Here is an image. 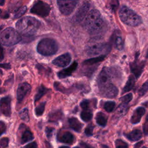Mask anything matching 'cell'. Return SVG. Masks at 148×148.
Here are the masks:
<instances>
[{
	"instance_id": "obj_42",
	"label": "cell",
	"mask_w": 148,
	"mask_h": 148,
	"mask_svg": "<svg viewBox=\"0 0 148 148\" xmlns=\"http://www.w3.org/2000/svg\"><path fill=\"white\" fill-rule=\"evenodd\" d=\"M6 127L5 124L3 123V121H1L0 123V130H1V134H2L5 131Z\"/></svg>"
},
{
	"instance_id": "obj_2",
	"label": "cell",
	"mask_w": 148,
	"mask_h": 148,
	"mask_svg": "<svg viewBox=\"0 0 148 148\" xmlns=\"http://www.w3.org/2000/svg\"><path fill=\"white\" fill-rule=\"evenodd\" d=\"M119 16L121 20L125 24L136 27L142 23V18L135 12L127 6H123L119 11Z\"/></svg>"
},
{
	"instance_id": "obj_3",
	"label": "cell",
	"mask_w": 148,
	"mask_h": 148,
	"mask_svg": "<svg viewBox=\"0 0 148 148\" xmlns=\"http://www.w3.org/2000/svg\"><path fill=\"white\" fill-rule=\"evenodd\" d=\"M36 49L39 54L45 56H49L57 53L58 46L55 40L51 38H44L39 42Z\"/></svg>"
},
{
	"instance_id": "obj_39",
	"label": "cell",
	"mask_w": 148,
	"mask_h": 148,
	"mask_svg": "<svg viewBox=\"0 0 148 148\" xmlns=\"http://www.w3.org/2000/svg\"><path fill=\"white\" fill-rule=\"evenodd\" d=\"M8 142H9V139L8 138H2L1 139V147H5L8 146Z\"/></svg>"
},
{
	"instance_id": "obj_4",
	"label": "cell",
	"mask_w": 148,
	"mask_h": 148,
	"mask_svg": "<svg viewBox=\"0 0 148 148\" xmlns=\"http://www.w3.org/2000/svg\"><path fill=\"white\" fill-rule=\"evenodd\" d=\"M1 42L3 46H10L19 42L21 37L14 28L8 27L5 29L1 33Z\"/></svg>"
},
{
	"instance_id": "obj_6",
	"label": "cell",
	"mask_w": 148,
	"mask_h": 148,
	"mask_svg": "<svg viewBox=\"0 0 148 148\" xmlns=\"http://www.w3.org/2000/svg\"><path fill=\"white\" fill-rule=\"evenodd\" d=\"M77 4V0H57V5L62 14L69 15L73 11Z\"/></svg>"
},
{
	"instance_id": "obj_46",
	"label": "cell",
	"mask_w": 148,
	"mask_h": 148,
	"mask_svg": "<svg viewBox=\"0 0 148 148\" xmlns=\"http://www.w3.org/2000/svg\"><path fill=\"white\" fill-rule=\"evenodd\" d=\"M3 49H2V51H1V60H2V58H3Z\"/></svg>"
},
{
	"instance_id": "obj_22",
	"label": "cell",
	"mask_w": 148,
	"mask_h": 148,
	"mask_svg": "<svg viewBox=\"0 0 148 148\" xmlns=\"http://www.w3.org/2000/svg\"><path fill=\"white\" fill-rule=\"evenodd\" d=\"M124 136L131 141H137L142 137V133L139 130H134L128 134H124Z\"/></svg>"
},
{
	"instance_id": "obj_25",
	"label": "cell",
	"mask_w": 148,
	"mask_h": 148,
	"mask_svg": "<svg viewBox=\"0 0 148 148\" xmlns=\"http://www.w3.org/2000/svg\"><path fill=\"white\" fill-rule=\"evenodd\" d=\"M80 117L84 121L88 122L91 120L92 113L90 109H84L80 113Z\"/></svg>"
},
{
	"instance_id": "obj_8",
	"label": "cell",
	"mask_w": 148,
	"mask_h": 148,
	"mask_svg": "<svg viewBox=\"0 0 148 148\" xmlns=\"http://www.w3.org/2000/svg\"><path fill=\"white\" fill-rule=\"evenodd\" d=\"M100 17L101 14L98 10L92 9L90 10L84 19V27L88 29L92 26V25Z\"/></svg>"
},
{
	"instance_id": "obj_10",
	"label": "cell",
	"mask_w": 148,
	"mask_h": 148,
	"mask_svg": "<svg viewBox=\"0 0 148 148\" xmlns=\"http://www.w3.org/2000/svg\"><path fill=\"white\" fill-rule=\"evenodd\" d=\"M99 92L101 95L104 97L113 98L117 97L119 91L117 88L113 83H111L103 89L100 90Z\"/></svg>"
},
{
	"instance_id": "obj_17",
	"label": "cell",
	"mask_w": 148,
	"mask_h": 148,
	"mask_svg": "<svg viewBox=\"0 0 148 148\" xmlns=\"http://www.w3.org/2000/svg\"><path fill=\"white\" fill-rule=\"evenodd\" d=\"M58 140L66 144H72L75 141V136L69 131H65L58 135Z\"/></svg>"
},
{
	"instance_id": "obj_34",
	"label": "cell",
	"mask_w": 148,
	"mask_h": 148,
	"mask_svg": "<svg viewBox=\"0 0 148 148\" xmlns=\"http://www.w3.org/2000/svg\"><path fill=\"white\" fill-rule=\"evenodd\" d=\"M109 6L110 9L112 11L116 10L118 6H119V2L118 0H110L109 2Z\"/></svg>"
},
{
	"instance_id": "obj_15",
	"label": "cell",
	"mask_w": 148,
	"mask_h": 148,
	"mask_svg": "<svg viewBox=\"0 0 148 148\" xmlns=\"http://www.w3.org/2000/svg\"><path fill=\"white\" fill-rule=\"evenodd\" d=\"M105 23L102 18L101 17L98 18L88 29L89 32L92 35H97L101 33L104 29Z\"/></svg>"
},
{
	"instance_id": "obj_33",
	"label": "cell",
	"mask_w": 148,
	"mask_h": 148,
	"mask_svg": "<svg viewBox=\"0 0 148 148\" xmlns=\"http://www.w3.org/2000/svg\"><path fill=\"white\" fill-rule=\"evenodd\" d=\"M148 91V83L146 82L143 84L138 90V94L140 97L144 95Z\"/></svg>"
},
{
	"instance_id": "obj_44",
	"label": "cell",
	"mask_w": 148,
	"mask_h": 148,
	"mask_svg": "<svg viewBox=\"0 0 148 148\" xmlns=\"http://www.w3.org/2000/svg\"><path fill=\"white\" fill-rule=\"evenodd\" d=\"M2 68H5L6 69H9L10 68V65L9 64H1Z\"/></svg>"
},
{
	"instance_id": "obj_12",
	"label": "cell",
	"mask_w": 148,
	"mask_h": 148,
	"mask_svg": "<svg viewBox=\"0 0 148 148\" xmlns=\"http://www.w3.org/2000/svg\"><path fill=\"white\" fill-rule=\"evenodd\" d=\"M71 60V54L69 53H65L56 58L53 61L52 63L59 67H65L70 63Z\"/></svg>"
},
{
	"instance_id": "obj_32",
	"label": "cell",
	"mask_w": 148,
	"mask_h": 148,
	"mask_svg": "<svg viewBox=\"0 0 148 148\" xmlns=\"http://www.w3.org/2000/svg\"><path fill=\"white\" fill-rule=\"evenodd\" d=\"M27 8L26 6H21L20 7L15 13L14 16V18H17L20 17L21 16H22L26 12Z\"/></svg>"
},
{
	"instance_id": "obj_24",
	"label": "cell",
	"mask_w": 148,
	"mask_h": 148,
	"mask_svg": "<svg viewBox=\"0 0 148 148\" xmlns=\"http://www.w3.org/2000/svg\"><path fill=\"white\" fill-rule=\"evenodd\" d=\"M135 83V78L134 77V76L130 75L128 77V79L125 86L123 88L122 92L124 93V92L130 91L134 86Z\"/></svg>"
},
{
	"instance_id": "obj_19",
	"label": "cell",
	"mask_w": 148,
	"mask_h": 148,
	"mask_svg": "<svg viewBox=\"0 0 148 148\" xmlns=\"http://www.w3.org/2000/svg\"><path fill=\"white\" fill-rule=\"evenodd\" d=\"M21 125L23 127V131L21 134L20 143L24 144L34 139V135L29 130L25 128V127L24 124H21Z\"/></svg>"
},
{
	"instance_id": "obj_36",
	"label": "cell",
	"mask_w": 148,
	"mask_h": 148,
	"mask_svg": "<svg viewBox=\"0 0 148 148\" xmlns=\"http://www.w3.org/2000/svg\"><path fill=\"white\" fill-rule=\"evenodd\" d=\"M93 129H94V126H92V124H89L85 129L84 133L85 134L88 136H91L92 135V132H93Z\"/></svg>"
},
{
	"instance_id": "obj_43",
	"label": "cell",
	"mask_w": 148,
	"mask_h": 148,
	"mask_svg": "<svg viewBox=\"0 0 148 148\" xmlns=\"http://www.w3.org/2000/svg\"><path fill=\"white\" fill-rule=\"evenodd\" d=\"M37 146H38L35 142L30 143L27 145L26 146H25V147H29V148H35V147H37Z\"/></svg>"
},
{
	"instance_id": "obj_18",
	"label": "cell",
	"mask_w": 148,
	"mask_h": 148,
	"mask_svg": "<svg viewBox=\"0 0 148 148\" xmlns=\"http://www.w3.org/2000/svg\"><path fill=\"white\" fill-rule=\"evenodd\" d=\"M145 113V109L143 107H138L133 112V114L131 118V122L132 124L138 123L142 116Z\"/></svg>"
},
{
	"instance_id": "obj_9",
	"label": "cell",
	"mask_w": 148,
	"mask_h": 148,
	"mask_svg": "<svg viewBox=\"0 0 148 148\" xmlns=\"http://www.w3.org/2000/svg\"><path fill=\"white\" fill-rule=\"evenodd\" d=\"M31 90V86L27 83H20L17 89V99L18 102H21L25 97L29 94Z\"/></svg>"
},
{
	"instance_id": "obj_27",
	"label": "cell",
	"mask_w": 148,
	"mask_h": 148,
	"mask_svg": "<svg viewBox=\"0 0 148 148\" xmlns=\"http://www.w3.org/2000/svg\"><path fill=\"white\" fill-rule=\"evenodd\" d=\"M105 58V55H102V56H100L97 57H94V58H92L88 60H86V61H84L83 62V64L84 65H92L96 63H98L100 61H103Z\"/></svg>"
},
{
	"instance_id": "obj_35",
	"label": "cell",
	"mask_w": 148,
	"mask_h": 148,
	"mask_svg": "<svg viewBox=\"0 0 148 148\" xmlns=\"http://www.w3.org/2000/svg\"><path fill=\"white\" fill-rule=\"evenodd\" d=\"M132 99V94L131 93H129V94L123 96V97H121L120 99L123 103L128 104V103L129 102H130Z\"/></svg>"
},
{
	"instance_id": "obj_37",
	"label": "cell",
	"mask_w": 148,
	"mask_h": 148,
	"mask_svg": "<svg viewBox=\"0 0 148 148\" xmlns=\"http://www.w3.org/2000/svg\"><path fill=\"white\" fill-rule=\"evenodd\" d=\"M116 147H127L128 146L127 143L121 139H117L115 142Z\"/></svg>"
},
{
	"instance_id": "obj_41",
	"label": "cell",
	"mask_w": 148,
	"mask_h": 148,
	"mask_svg": "<svg viewBox=\"0 0 148 148\" xmlns=\"http://www.w3.org/2000/svg\"><path fill=\"white\" fill-rule=\"evenodd\" d=\"M53 131H54L53 128H51V127H46V128L45 131H46V133L47 137L48 138H50L51 137Z\"/></svg>"
},
{
	"instance_id": "obj_13",
	"label": "cell",
	"mask_w": 148,
	"mask_h": 148,
	"mask_svg": "<svg viewBox=\"0 0 148 148\" xmlns=\"http://www.w3.org/2000/svg\"><path fill=\"white\" fill-rule=\"evenodd\" d=\"M138 56H136V60L134 62L131 63L130 68L132 73L134 74L136 78H138L141 75L145 66V62H139L137 60Z\"/></svg>"
},
{
	"instance_id": "obj_1",
	"label": "cell",
	"mask_w": 148,
	"mask_h": 148,
	"mask_svg": "<svg viewBox=\"0 0 148 148\" xmlns=\"http://www.w3.org/2000/svg\"><path fill=\"white\" fill-rule=\"evenodd\" d=\"M40 25V23L35 17L31 16L24 17L16 23L17 31L26 35H32L36 32Z\"/></svg>"
},
{
	"instance_id": "obj_26",
	"label": "cell",
	"mask_w": 148,
	"mask_h": 148,
	"mask_svg": "<svg viewBox=\"0 0 148 148\" xmlns=\"http://www.w3.org/2000/svg\"><path fill=\"white\" fill-rule=\"evenodd\" d=\"M128 106L127 105V103L122 102V103L120 104L116 109V115L118 117L123 116L128 112Z\"/></svg>"
},
{
	"instance_id": "obj_7",
	"label": "cell",
	"mask_w": 148,
	"mask_h": 148,
	"mask_svg": "<svg viewBox=\"0 0 148 148\" xmlns=\"http://www.w3.org/2000/svg\"><path fill=\"white\" fill-rule=\"evenodd\" d=\"M110 50V46L105 43H97L88 46L86 48V53L89 56H97Z\"/></svg>"
},
{
	"instance_id": "obj_21",
	"label": "cell",
	"mask_w": 148,
	"mask_h": 148,
	"mask_svg": "<svg viewBox=\"0 0 148 148\" xmlns=\"http://www.w3.org/2000/svg\"><path fill=\"white\" fill-rule=\"evenodd\" d=\"M68 123L71 128L76 132H80L82 129L83 124L75 117H71L68 119Z\"/></svg>"
},
{
	"instance_id": "obj_11",
	"label": "cell",
	"mask_w": 148,
	"mask_h": 148,
	"mask_svg": "<svg viewBox=\"0 0 148 148\" xmlns=\"http://www.w3.org/2000/svg\"><path fill=\"white\" fill-rule=\"evenodd\" d=\"M10 103L11 98L9 96L3 97L1 99V112L7 117H10L11 114Z\"/></svg>"
},
{
	"instance_id": "obj_40",
	"label": "cell",
	"mask_w": 148,
	"mask_h": 148,
	"mask_svg": "<svg viewBox=\"0 0 148 148\" xmlns=\"http://www.w3.org/2000/svg\"><path fill=\"white\" fill-rule=\"evenodd\" d=\"M143 133L145 135H148V117L146 118L143 125Z\"/></svg>"
},
{
	"instance_id": "obj_29",
	"label": "cell",
	"mask_w": 148,
	"mask_h": 148,
	"mask_svg": "<svg viewBox=\"0 0 148 148\" xmlns=\"http://www.w3.org/2000/svg\"><path fill=\"white\" fill-rule=\"evenodd\" d=\"M19 116L25 122H28L29 120V112L27 108H24L22 109L19 112Z\"/></svg>"
},
{
	"instance_id": "obj_30",
	"label": "cell",
	"mask_w": 148,
	"mask_h": 148,
	"mask_svg": "<svg viewBox=\"0 0 148 148\" xmlns=\"http://www.w3.org/2000/svg\"><path fill=\"white\" fill-rule=\"evenodd\" d=\"M116 106V103L113 101H106L103 105L104 109L108 112H111L113 110Z\"/></svg>"
},
{
	"instance_id": "obj_31",
	"label": "cell",
	"mask_w": 148,
	"mask_h": 148,
	"mask_svg": "<svg viewBox=\"0 0 148 148\" xmlns=\"http://www.w3.org/2000/svg\"><path fill=\"white\" fill-rule=\"evenodd\" d=\"M45 105L46 102H43L40 103L38 106L36 107L35 109V112L36 116H40L43 113L45 108Z\"/></svg>"
},
{
	"instance_id": "obj_16",
	"label": "cell",
	"mask_w": 148,
	"mask_h": 148,
	"mask_svg": "<svg viewBox=\"0 0 148 148\" xmlns=\"http://www.w3.org/2000/svg\"><path fill=\"white\" fill-rule=\"evenodd\" d=\"M77 62L76 61H74L70 66L65 68L64 69H62L61 71H60V72H58L57 75L58 77L60 79H64L65 77H66L70 75H71V74L73 72H74L76 69L77 67Z\"/></svg>"
},
{
	"instance_id": "obj_23",
	"label": "cell",
	"mask_w": 148,
	"mask_h": 148,
	"mask_svg": "<svg viewBox=\"0 0 148 148\" xmlns=\"http://www.w3.org/2000/svg\"><path fill=\"white\" fill-rule=\"evenodd\" d=\"M96 123L101 127H105L106 124H107V120L108 118L106 117V116L102 112H98L97 113L96 115Z\"/></svg>"
},
{
	"instance_id": "obj_5",
	"label": "cell",
	"mask_w": 148,
	"mask_h": 148,
	"mask_svg": "<svg viewBox=\"0 0 148 148\" xmlns=\"http://www.w3.org/2000/svg\"><path fill=\"white\" fill-rule=\"evenodd\" d=\"M50 9V7L47 3L41 1H39L33 5L30 12L33 14L44 17L49 15Z\"/></svg>"
},
{
	"instance_id": "obj_45",
	"label": "cell",
	"mask_w": 148,
	"mask_h": 148,
	"mask_svg": "<svg viewBox=\"0 0 148 148\" xmlns=\"http://www.w3.org/2000/svg\"><path fill=\"white\" fill-rule=\"evenodd\" d=\"M4 2H5V0H1V5L2 6Z\"/></svg>"
},
{
	"instance_id": "obj_14",
	"label": "cell",
	"mask_w": 148,
	"mask_h": 148,
	"mask_svg": "<svg viewBox=\"0 0 148 148\" xmlns=\"http://www.w3.org/2000/svg\"><path fill=\"white\" fill-rule=\"evenodd\" d=\"M89 8H90L89 3L87 2H84L77 11L75 16V20L79 22L83 20L86 17V16L87 15L88 13L89 12H88Z\"/></svg>"
},
{
	"instance_id": "obj_20",
	"label": "cell",
	"mask_w": 148,
	"mask_h": 148,
	"mask_svg": "<svg viewBox=\"0 0 148 148\" xmlns=\"http://www.w3.org/2000/svg\"><path fill=\"white\" fill-rule=\"evenodd\" d=\"M113 39L117 49L121 50L124 48V42L119 31H116L113 35Z\"/></svg>"
},
{
	"instance_id": "obj_28",
	"label": "cell",
	"mask_w": 148,
	"mask_h": 148,
	"mask_svg": "<svg viewBox=\"0 0 148 148\" xmlns=\"http://www.w3.org/2000/svg\"><path fill=\"white\" fill-rule=\"evenodd\" d=\"M49 90L46 88L45 87H44L43 86H40L38 90L37 93L36 94L35 96V102H36L37 101H38L42 96H43L46 93H47V91Z\"/></svg>"
},
{
	"instance_id": "obj_38",
	"label": "cell",
	"mask_w": 148,
	"mask_h": 148,
	"mask_svg": "<svg viewBox=\"0 0 148 148\" xmlns=\"http://www.w3.org/2000/svg\"><path fill=\"white\" fill-rule=\"evenodd\" d=\"M90 102L89 100L84 99L81 102L80 105V106L82 107V108L83 109H90Z\"/></svg>"
}]
</instances>
